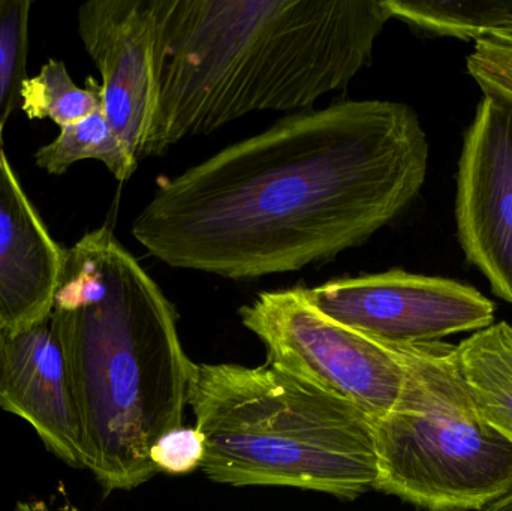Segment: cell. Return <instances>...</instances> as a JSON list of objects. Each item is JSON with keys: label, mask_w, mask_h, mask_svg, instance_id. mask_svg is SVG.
<instances>
[{"label": "cell", "mask_w": 512, "mask_h": 511, "mask_svg": "<svg viewBox=\"0 0 512 511\" xmlns=\"http://www.w3.org/2000/svg\"><path fill=\"white\" fill-rule=\"evenodd\" d=\"M2 339H3V332H2V329H0V348H2Z\"/></svg>", "instance_id": "603a6c76"}, {"label": "cell", "mask_w": 512, "mask_h": 511, "mask_svg": "<svg viewBox=\"0 0 512 511\" xmlns=\"http://www.w3.org/2000/svg\"><path fill=\"white\" fill-rule=\"evenodd\" d=\"M391 18L385 0H158L144 159L252 111L310 110L369 65Z\"/></svg>", "instance_id": "7a4b0ae2"}, {"label": "cell", "mask_w": 512, "mask_h": 511, "mask_svg": "<svg viewBox=\"0 0 512 511\" xmlns=\"http://www.w3.org/2000/svg\"><path fill=\"white\" fill-rule=\"evenodd\" d=\"M78 33L101 74L102 111L140 164L156 108L158 0H89Z\"/></svg>", "instance_id": "9c48e42d"}, {"label": "cell", "mask_w": 512, "mask_h": 511, "mask_svg": "<svg viewBox=\"0 0 512 511\" xmlns=\"http://www.w3.org/2000/svg\"><path fill=\"white\" fill-rule=\"evenodd\" d=\"M429 141L393 101L300 111L159 179L132 236L174 269L227 279L295 272L366 243L420 194Z\"/></svg>", "instance_id": "6da1fadb"}, {"label": "cell", "mask_w": 512, "mask_h": 511, "mask_svg": "<svg viewBox=\"0 0 512 511\" xmlns=\"http://www.w3.org/2000/svg\"><path fill=\"white\" fill-rule=\"evenodd\" d=\"M405 380L373 422L376 491L424 511H483L512 491V446L484 420L456 345H397Z\"/></svg>", "instance_id": "5b68a950"}, {"label": "cell", "mask_w": 512, "mask_h": 511, "mask_svg": "<svg viewBox=\"0 0 512 511\" xmlns=\"http://www.w3.org/2000/svg\"><path fill=\"white\" fill-rule=\"evenodd\" d=\"M15 511H50L42 501H35V503H18L15 506Z\"/></svg>", "instance_id": "44dd1931"}, {"label": "cell", "mask_w": 512, "mask_h": 511, "mask_svg": "<svg viewBox=\"0 0 512 511\" xmlns=\"http://www.w3.org/2000/svg\"><path fill=\"white\" fill-rule=\"evenodd\" d=\"M3 126H0V149H3Z\"/></svg>", "instance_id": "7402d4cb"}, {"label": "cell", "mask_w": 512, "mask_h": 511, "mask_svg": "<svg viewBox=\"0 0 512 511\" xmlns=\"http://www.w3.org/2000/svg\"><path fill=\"white\" fill-rule=\"evenodd\" d=\"M51 320L80 419L84 468L107 491L159 473L156 444L183 428L197 365L183 350L174 306L101 227L66 249Z\"/></svg>", "instance_id": "3957f363"}, {"label": "cell", "mask_w": 512, "mask_h": 511, "mask_svg": "<svg viewBox=\"0 0 512 511\" xmlns=\"http://www.w3.org/2000/svg\"><path fill=\"white\" fill-rule=\"evenodd\" d=\"M240 317L264 344L267 365L348 402L373 422L399 399L405 366L397 345L330 320L301 288L261 293Z\"/></svg>", "instance_id": "8992f818"}, {"label": "cell", "mask_w": 512, "mask_h": 511, "mask_svg": "<svg viewBox=\"0 0 512 511\" xmlns=\"http://www.w3.org/2000/svg\"><path fill=\"white\" fill-rule=\"evenodd\" d=\"M203 440L197 429L180 428L165 435L152 452V461L159 473L186 474L200 468Z\"/></svg>", "instance_id": "ac0fdd59"}, {"label": "cell", "mask_w": 512, "mask_h": 511, "mask_svg": "<svg viewBox=\"0 0 512 511\" xmlns=\"http://www.w3.org/2000/svg\"><path fill=\"white\" fill-rule=\"evenodd\" d=\"M30 0H0V126L20 108L29 51Z\"/></svg>", "instance_id": "2e32d148"}, {"label": "cell", "mask_w": 512, "mask_h": 511, "mask_svg": "<svg viewBox=\"0 0 512 511\" xmlns=\"http://www.w3.org/2000/svg\"><path fill=\"white\" fill-rule=\"evenodd\" d=\"M486 39L512 47V0H498L495 20Z\"/></svg>", "instance_id": "d6986e66"}, {"label": "cell", "mask_w": 512, "mask_h": 511, "mask_svg": "<svg viewBox=\"0 0 512 511\" xmlns=\"http://www.w3.org/2000/svg\"><path fill=\"white\" fill-rule=\"evenodd\" d=\"M456 219L466 258L512 305V104L489 93L463 141Z\"/></svg>", "instance_id": "ba28073f"}, {"label": "cell", "mask_w": 512, "mask_h": 511, "mask_svg": "<svg viewBox=\"0 0 512 511\" xmlns=\"http://www.w3.org/2000/svg\"><path fill=\"white\" fill-rule=\"evenodd\" d=\"M391 17L441 36L463 41L486 39L492 29L498 0H385Z\"/></svg>", "instance_id": "9a60e30c"}, {"label": "cell", "mask_w": 512, "mask_h": 511, "mask_svg": "<svg viewBox=\"0 0 512 511\" xmlns=\"http://www.w3.org/2000/svg\"><path fill=\"white\" fill-rule=\"evenodd\" d=\"M0 408L26 420L60 461L84 468L80 419L51 314L32 326L3 332Z\"/></svg>", "instance_id": "30bf717a"}, {"label": "cell", "mask_w": 512, "mask_h": 511, "mask_svg": "<svg viewBox=\"0 0 512 511\" xmlns=\"http://www.w3.org/2000/svg\"><path fill=\"white\" fill-rule=\"evenodd\" d=\"M301 291L325 317L384 344H430L495 324L492 300L471 285L400 269Z\"/></svg>", "instance_id": "52a82bcc"}, {"label": "cell", "mask_w": 512, "mask_h": 511, "mask_svg": "<svg viewBox=\"0 0 512 511\" xmlns=\"http://www.w3.org/2000/svg\"><path fill=\"white\" fill-rule=\"evenodd\" d=\"M86 159L101 161L119 182L131 179L138 168L102 108L78 122L60 126L59 135L35 153L36 165L53 176L66 173L75 162Z\"/></svg>", "instance_id": "4fadbf2b"}, {"label": "cell", "mask_w": 512, "mask_h": 511, "mask_svg": "<svg viewBox=\"0 0 512 511\" xmlns=\"http://www.w3.org/2000/svg\"><path fill=\"white\" fill-rule=\"evenodd\" d=\"M200 468L222 485L355 500L378 480L373 420L270 365H197L189 386Z\"/></svg>", "instance_id": "277c9868"}, {"label": "cell", "mask_w": 512, "mask_h": 511, "mask_svg": "<svg viewBox=\"0 0 512 511\" xmlns=\"http://www.w3.org/2000/svg\"><path fill=\"white\" fill-rule=\"evenodd\" d=\"M483 511H512V491L510 494L505 495L504 498H501V500L496 501V503L490 504Z\"/></svg>", "instance_id": "ffe728a7"}, {"label": "cell", "mask_w": 512, "mask_h": 511, "mask_svg": "<svg viewBox=\"0 0 512 511\" xmlns=\"http://www.w3.org/2000/svg\"><path fill=\"white\" fill-rule=\"evenodd\" d=\"M66 249L51 237L0 149V329L50 317Z\"/></svg>", "instance_id": "8fae6325"}, {"label": "cell", "mask_w": 512, "mask_h": 511, "mask_svg": "<svg viewBox=\"0 0 512 511\" xmlns=\"http://www.w3.org/2000/svg\"><path fill=\"white\" fill-rule=\"evenodd\" d=\"M457 365L487 423L512 446V326L492 324L456 345Z\"/></svg>", "instance_id": "7c38bea8"}, {"label": "cell", "mask_w": 512, "mask_h": 511, "mask_svg": "<svg viewBox=\"0 0 512 511\" xmlns=\"http://www.w3.org/2000/svg\"><path fill=\"white\" fill-rule=\"evenodd\" d=\"M20 108L29 119L53 120L57 126L71 125L102 108L101 83L89 77L78 87L62 60L50 59L35 77L21 86Z\"/></svg>", "instance_id": "5bb4252c"}, {"label": "cell", "mask_w": 512, "mask_h": 511, "mask_svg": "<svg viewBox=\"0 0 512 511\" xmlns=\"http://www.w3.org/2000/svg\"><path fill=\"white\" fill-rule=\"evenodd\" d=\"M468 71L483 93L498 96L512 104V47L480 39L468 56Z\"/></svg>", "instance_id": "e0dca14e"}]
</instances>
